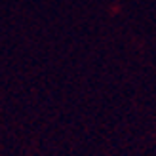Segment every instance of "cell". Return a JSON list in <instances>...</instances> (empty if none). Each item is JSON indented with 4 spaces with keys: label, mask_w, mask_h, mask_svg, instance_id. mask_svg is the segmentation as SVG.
Listing matches in <instances>:
<instances>
[]
</instances>
